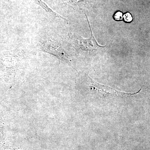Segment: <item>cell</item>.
I'll return each instance as SVG.
<instances>
[{
  "mask_svg": "<svg viewBox=\"0 0 150 150\" xmlns=\"http://www.w3.org/2000/svg\"><path fill=\"white\" fill-rule=\"evenodd\" d=\"M85 15L86 16L87 21L90 28V37L88 38H84L80 35L70 33L69 34V38L73 46L78 52L91 53L98 50L99 48H105L106 46H100L98 43L93 33L91 26L89 22L88 18L86 14Z\"/></svg>",
  "mask_w": 150,
  "mask_h": 150,
  "instance_id": "2",
  "label": "cell"
},
{
  "mask_svg": "<svg viewBox=\"0 0 150 150\" xmlns=\"http://www.w3.org/2000/svg\"><path fill=\"white\" fill-rule=\"evenodd\" d=\"M33 1H34V2L38 4V5L40 6L41 7L43 8L46 11L50 13L51 15L53 16L54 17L62 18L63 20L64 19V18L63 17L60 16V15L58 14V13H56L55 12H54L42 0H33Z\"/></svg>",
  "mask_w": 150,
  "mask_h": 150,
  "instance_id": "5",
  "label": "cell"
},
{
  "mask_svg": "<svg viewBox=\"0 0 150 150\" xmlns=\"http://www.w3.org/2000/svg\"><path fill=\"white\" fill-rule=\"evenodd\" d=\"M113 18L116 21H120L123 19V13L120 11L115 12L113 15Z\"/></svg>",
  "mask_w": 150,
  "mask_h": 150,
  "instance_id": "6",
  "label": "cell"
},
{
  "mask_svg": "<svg viewBox=\"0 0 150 150\" xmlns=\"http://www.w3.org/2000/svg\"><path fill=\"white\" fill-rule=\"evenodd\" d=\"M85 1L86 0H64V2L73 7L77 4L79 2Z\"/></svg>",
  "mask_w": 150,
  "mask_h": 150,
  "instance_id": "7",
  "label": "cell"
},
{
  "mask_svg": "<svg viewBox=\"0 0 150 150\" xmlns=\"http://www.w3.org/2000/svg\"><path fill=\"white\" fill-rule=\"evenodd\" d=\"M2 123L1 121V118L0 117V129H1V127Z\"/></svg>",
  "mask_w": 150,
  "mask_h": 150,
  "instance_id": "9",
  "label": "cell"
},
{
  "mask_svg": "<svg viewBox=\"0 0 150 150\" xmlns=\"http://www.w3.org/2000/svg\"><path fill=\"white\" fill-rule=\"evenodd\" d=\"M39 47L41 51L54 55L59 61L69 64H71V59L58 40L52 38H43L40 39Z\"/></svg>",
  "mask_w": 150,
  "mask_h": 150,
  "instance_id": "3",
  "label": "cell"
},
{
  "mask_svg": "<svg viewBox=\"0 0 150 150\" xmlns=\"http://www.w3.org/2000/svg\"><path fill=\"white\" fill-rule=\"evenodd\" d=\"M21 57V53L16 50L4 53L1 62L4 71L10 75H14L18 69Z\"/></svg>",
  "mask_w": 150,
  "mask_h": 150,
  "instance_id": "4",
  "label": "cell"
},
{
  "mask_svg": "<svg viewBox=\"0 0 150 150\" xmlns=\"http://www.w3.org/2000/svg\"><path fill=\"white\" fill-rule=\"evenodd\" d=\"M123 17L124 21L126 23H130L133 21V17L130 13H126Z\"/></svg>",
  "mask_w": 150,
  "mask_h": 150,
  "instance_id": "8",
  "label": "cell"
},
{
  "mask_svg": "<svg viewBox=\"0 0 150 150\" xmlns=\"http://www.w3.org/2000/svg\"><path fill=\"white\" fill-rule=\"evenodd\" d=\"M87 86L89 93L93 96L101 98H112L127 97L136 95L142 91L141 88L139 91L134 93L118 91L108 86L100 84L87 75Z\"/></svg>",
  "mask_w": 150,
  "mask_h": 150,
  "instance_id": "1",
  "label": "cell"
}]
</instances>
